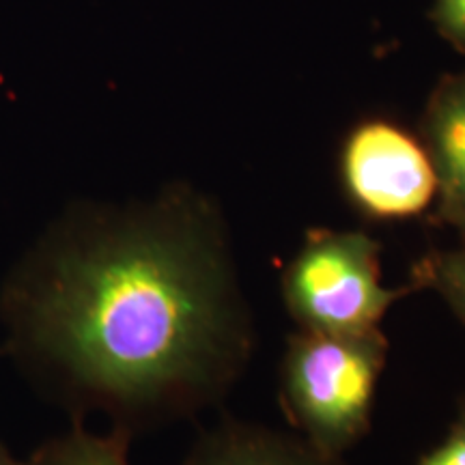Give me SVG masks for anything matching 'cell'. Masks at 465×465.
Returning <instances> with one entry per match:
<instances>
[{
    "label": "cell",
    "instance_id": "10",
    "mask_svg": "<svg viewBox=\"0 0 465 465\" xmlns=\"http://www.w3.org/2000/svg\"><path fill=\"white\" fill-rule=\"evenodd\" d=\"M431 22L440 37L465 54V0H433Z\"/></svg>",
    "mask_w": 465,
    "mask_h": 465
},
{
    "label": "cell",
    "instance_id": "1",
    "mask_svg": "<svg viewBox=\"0 0 465 465\" xmlns=\"http://www.w3.org/2000/svg\"><path fill=\"white\" fill-rule=\"evenodd\" d=\"M0 328L52 403L132 440L223 403L257 345L229 220L188 182L67 205L0 282Z\"/></svg>",
    "mask_w": 465,
    "mask_h": 465
},
{
    "label": "cell",
    "instance_id": "5",
    "mask_svg": "<svg viewBox=\"0 0 465 465\" xmlns=\"http://www.w3.org/2000/svg\"><path fill=\"white\" fill-rule=\"evenodd\" d=\"M420 138L438 174L433 223L465 242V72L435 84L420 119Z\"/></svg>",
    "mask_w": 465,
    "mask_h": 465
},
{
    "label": "cell",
    "instance_id": "4",
    "mask_svg": "<svg viewBox=\"0 0 465 465\" xmlns=\"http://www.w3.org/2000/svg\"><path fill=\"white\" fill-rule=\"evenodd\" d=\"M339 174L347 203L371 223L414 220L438 201V174L420 134L383 116L347 132Z\"/></svg>",
    "mask_w": 465,
    "mask_h": 465
},
{
    "label": "cell",
    "instance_id": "3",
    "mask_svg": "<svg viewBox=\"0 0 465 465\" xmlns=\"http://www.w3.org/2000/svg\"><path fill=\"white\" fill-rule=\"evenodd\" d=\"M281 293L300 330L362 334L380 330L388 311L416 289L383 284L381 242L366 231L312 226L282 270Z\"/></svg>",
    "mask_w": 465,
    "mask_h": 465
},
{
    "label": "cell",
    "instance_id": "11",
    "mask_svg": "<svg viewBox=\"0 0 465 465\" xmlns=\"http://www.w3.org/2000/svg\"><path fill=\"white\" fill-rule=\"evenodd\" d=\"M0 465H22V459L15 457L7 446L0 444Z\"/></svg>",
    "mask_w": 465,
    "mask_h": 465
},
{
    "label": "cell",
    "instance_id": "9",
    "mask_svg": "<svg viewBox=\"0 0 465 465\" xmlns=\"http://www.w3.org/2000/svg\"><path fill=\"white\" fill-rule=\"evenodd\" d=\"M416 465H465V397L459 401L455 420L444 440L418 459Z\"/></svg>",
    "mask_w": 465,
    "mask_h": 465
},
{
    "label": "cell",
    "instance_id": "8",
    "mask_svg": "<svg viewBox=\"0 0 465 465\" xmlns=\"http://www.w3.org/2000/svg\"><path fill=\"white\" fill-rule=\"evenodd\" d=\"M410 284L438 293L465 328V242L449 250H429L411 267Z\"/></svg>",
    "mask_w": 465,
    "mask_h": 465
},
{
    "label": "cell",
    "instance_id": "2",
    "mask_svg": "<svg viewBox=\"0 0 465 465\" xmlns=\"http://www.w3.org/2000/svg\"><path fill=\"white\" fill-rule=\"evenodd\" d=\"M386 360L388 339L381 328L362 334L298 328L287 341L278 380L291 429L328 455L351 450L371 429Z\"/></svg>",
    "mask_w": 465,
    "mask_h": 465
},
{
    "label": "cell",
    "instance_id": "7",
    "mask_svg": "<svg viewBox=\"0 0 465 465\" xmlns=\"http://www.w3.org/2000/svg\"><path fill=\"white\" fill-rule=\"evenodd\" d=\"M132 438L110 429L108 433L91 431L84 420H74L67 431L39 444L22 465H132Z\"/></svg>",
    "mask_w": 465,
    "mask_h": 465
},
{
    "label": "cell",
    "instance_id": "6",
    "mask_svg": "<svg viewBox=\"0 0 465 465\" xmlns=\"http://www.w3.org/2000/svg\"><path fill=\"white\" fill-rule=\"evenodd\" d=\"M182 465H345L295 431H278L235 418L203 431Z\"/></svg>",
    "mask_w": 465,
    "mask_h": 465
}]
</instances>
